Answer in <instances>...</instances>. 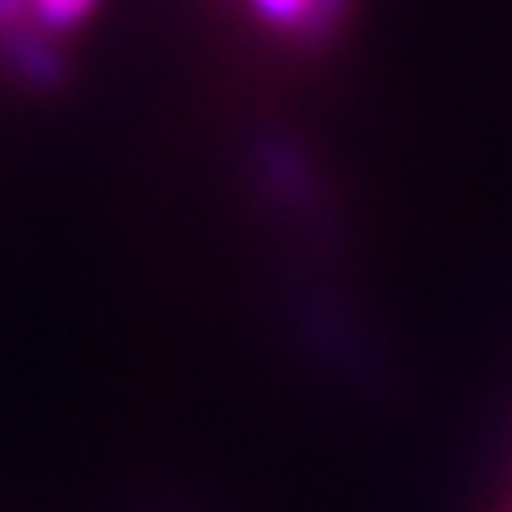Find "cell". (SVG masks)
Instances as JSON below:
<instances>
[{"mask_svg":"<svg viewBox=\"0 0 512 512\" xmlns=\"http://www.w3.org/2000/svg\"><path fill=\"white\" fill-rule=\"evenodd\" d=\"M95 9V0H32V14L41 18V27L59 32V27H72Z\"/></svg>","mask_w":512,"mask_h":512,"instance_id":"cell-2","label":"cell"},{"mask_svg":"<svg viewBox=\"0 0 512 512\" xmlns=\"http://www.w3.org/2000/svg\"><path fill=\"white\" fill-rule=\"evenodd\" d=\"M310 5H315V0H252V9L265 18V23L288 27V32H301V27H306Z\"/></svg>","mask_w":512,"mask_h":512,"instance_id":"cell-1","label":"cell"}]
</instances>
